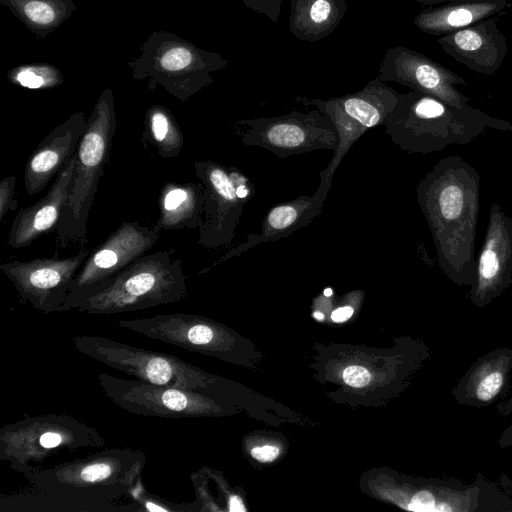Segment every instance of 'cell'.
<instances>
[{
	"label": "cell",
	"instance_id": "cell-9",
	"mask_svg": "<svg viewBox=\"0 0 512 512\" xmlns=\"http://www.w3.org/2000/svg\"><path fill=\"white\" fill-rule=\"evenodd\" d=\"M245 146H257L279 158L315 150L335 151L339 144L331 119L317 109L284 115L241 119L232 125Z\"/></svg>",
	"mask_w": 512,
	"mask_h": 512
},
{
	"label": "cell",
	"instance_id": "cell-7",
	"mask_svg": "<svg viewBox=\"0 0 512 512\" xmlns=\"http://www.w3.org/2000/svg\"><path fill=\"white\" fill-rule=\"evenodd\" d=\"M74 348L137 380L205 393L212 381L201 369L174 355L124 344L98 335L72 338Z\"/></svg>",
	"mask_w": 512,
	"mask_h": 512
},
{
	"label": "cell",
	"instance_id": "cell-34",
	"mask_svg": "<svg viewBox=\"0 0 512 512\" xmlns=\"http://www.w3.org/2000/svg\"><path fill=\"white\" fill-rule=\"evenodd\" d=\"M498 444L500 448H507L512 445V423L502 431Z\"/></svg>",
	"mask_w": 512,
	"mask_h": 512
},
{
	"label": "cell",
	"instance_id": "cell-21",
	"mask_svg": "<svg viewBox=\"0 0 512 512\" xmlns=\"http://www.w3.org/2000/svg\"><path fill=\"white\" fill-rule=\"evenodd\" d=\"M511 371L512 347L494 349L476 359L451 394L459 405L491 406L508 393Z\"/></svg>",
	"mask_w": 512,
	"mask_h": 512
},
{
	"label": "cell",
	"instance_id": "cell-11",
	"mask_svg": "<svg viewBox=\"0 0 512 512\" xmlns=\"http://www.w3.org/2000/svg\"><path fill=\"white\" fill-rule=\"evenodd\" d=\"M90 249H80L75 255L59 258L14 260L0 264V269L12 282L22 304H29L45 314L63 312L74 280Z\"/></svg>",
	"mask_w": 512,
	"mask_h": 512
},
{
	"label": "cell",
	"instance_id": "cell-2",
	"mask_svg": "<svg viewBox=\"0 0 512 512\" xmlns=\"http://www.w3.org/2000/svg\"><path fill=\"white\" fill-rule=\"evenodd\" d=\"M175 249L146 253L112 277L68 295L62 311L96 315L134 312L187 297L186 274Z\"/></svg>",
	"mask_w": 512,
	"mask_h": 512
},
{
	"label": "cell",
	"instance_id": "cell-26",
	"mask_svg": "<svg viewBox=\"0 0 512 512\" xmlns=\"http://www.w3.org/2000/svg\"><path fill=\"white\" fill-rule=\"evenodd\" d=\"M142 137L163 158L177 157L184 144V135L175 116L170 109L158 104L146 111Z\"/></svg>",
	"mask_w": 512,
	"mask_h": 512
},
{
	"label": "cell",
	"instance_id": "cell-19",
	"mask_svg": "<svg viewBox=\"0 0 512 512\" xmlns=\"http://www.w3.org/2000/svg\"><path fill=\"white\" fill-rule=\"evenodd\" d=\"M330 188L331 185H319L313 195L298 196L293 200L274 205L263 218L259 234L247 235L245 242L229 250L200 273L207 272L216 265L259 244L288 237L295 231L306 227L322 212Z\"/></svg>",
	"mask_w": 512,
	"mask_h": 512
},
{
	"label": "cell",
	"instance_id": "cell-15",
	"mask_svg": "<svg viewBox=\"0 0 512 512\" xmlns=\"http://www.w3.org/2000/svg\"><path fill=\"white\" fill-rule=\"evenodd\" d=\"M161 232L156 224L143 226L138 221H123L104 241L90 249L70 293L96 285L118 273L152 249Z\"/></svg>",
	"mask_w": 512,
	"mask_h": 512
},
{
	"label": "cell",
	"instance_id": "cell-25",
	"mask_svg": "<svg viewBox=\"0 0 512 512\" xmlns=\"http://www.w3.org/2000/svg\"><path fill=\"white\" fill-rule=\"evenodd\" d=\"M37 38L55 31L76 10L73 0H0Z\"/></svg>",
	"mask_w": 512,
	"mask_h": 512
},
{
	"label": "cell",
	"instance_id": "cell-3",
	"mask_svg": "<svg viewBox=\"0 0 512 512\" xmlns=\"http://www.w3.org/2000/svg\"><path fill=\"white\" fill-rule=\"evenodd\" d=\"M501 123L477 109L454 107L431 95L410 91L399 93L383 126L401 150L426 154L458 140L465 142L486 125Z\"/></svg>",
	"mask_w": 512,
	"mask_h": 512
},
{
	"label": "cell",
	"instance_id": "cell-1",
	"mask_svg": "<svg viewBox=\"0 0 512 512\" xmlns=\"http://www.w3.org/2000/svg\"><path fill=\"white\" fill-rule=\"evenodd\" d=\"M146 454L109 447L33 471L26 489L0 497L1 512H130L119 501L142 477Z\"/></svg>",
	"mask_w": 512,
	"mask_h": 512
},
{
	"label": "cell",
	"instance_id": "cell-13",
	"mask_svg": "<svg viewBox=\"0 0 512 512\" xmlns=\"http://www.w3.org/2000/svg\"><path fill=\"white\" fill-rule=\"evenodd\" d=\"M459 179L455 172L444 171L442 162H439L417 186L419 206L427 219L435 245L445 231L462 229V224L466 222L475 226L477 181L474 179L468 184Z\"/></svg>",
	"mask_w": 512,
	"mask_h": 512
},
{
	"label": "cell",
	"instance_id": "cell-16",
	"mask_svg": "<svg viewBox=\"0 0 512 512\" xmlns=\"http://www.w3.org/2000/svg\"><path fill=\"white\" fill-rule=\"evenodd\" d=\"M511 283L512 221L494 204L470 292L471 302L476 307H484L499 297Z\"/></svg>",
	"mask_w": 512,
	"mask_h": 512
},
{
	"label": "cell",
	"instance_id": "cell-32",
	"mask_svg": "<svg viewBox=\"0 0 512 512\" xmlns=\"http://www.w3.org/2000/svg\"><path fill=\"white\" fill-rule=\"evenodd\" d=\"M278 454L279 449L271 445L255 447L251 450L252 457L261 462L273 461L278 456Z\"/></svg>",
	"mask_w": 512,
	"mask_h": 512
},
{
	"label": "cell",
	"instance_id": "cell-38",
	"mask_svg": "<svg viewBox=\"0 0 512 512\" xmlns=\"http://www.w3.org/2000/svg\"><path fill=\"white\" fill-rule=\"evenodd\" d=\"M313 316H314V318H316V320H319V321L324 319V314L321 312H318V311L314 312Z\"/></svg>",
	"mask_w": 512,
	"mask_h": 512
},
{
	"label": "cell",
	"instance_id": "cell-10",
	"mask_svg": "<svg viewBox=\"0 0 512 512\" xmlns=\"http://www.w3.org/2000/svg\"><path fill=\"white\" fill-rule=\"evenodd\" d=\"M197 178L204 186L203 222L198 244L207 249L229 246L255 186L241 170L213 161H195Z\"/></svg>",
	"mask_w": 512,
	"mask_h": 512
},
{
	"label": "cell",
	"instance_id": "cell-39",
	"mask_svg": "<svg viewBox=\"0 0 512 512\" xmlns=\"http://www.w3.org/2000/svg\"><path fill=\"white\" fill-rule=\"evenodd\" d=\"M323 294L325 296H332L333 295V290L331 288H326V289H324Z\"/></svg>",
	"mask_w": 512,
	"mask_h": 512
},
{
	"label": "cell",
	"instance_id": "cell-18",
	"mask_svg": "<svg viewBox=\"0 0 512 512\" xmlns=\"http://www.w3.org/2000/svg\"><path fill=\"white\" fill-rule=\"evenodd\" d=\"M88 118L80 111L46 135L26 161L24 187L29 196L42 191L77 151Z\"/></svg>",
	"mask_w": 512,
	"mask_h": 512
},
{
	"label": "cell",
	"instance_id": "cell-5",
	"mask_svg": "<svg viewBox=\"0 0 512 512\" xmlns=\"http://www.w3.org/2000/svg\"><path fill=\"white\" fill-rule=\"evenodd\" d=\"M92 426L68 414L25 415L0 428V460L23 476L49 466L63 454L103 448Z\"/></svg>",
	"mask_w": 512,
	"mask_h": 512
},
{
	"label": "cell",
	"instance_id": "cell-22",
	"mask_svg": "<svg viewBox=\"0 0 512 512\" xmlns=\"http://www.w3.org/2000/svg\"><path fill=\"white\" fill-rule=\"evenodd\" d=\"M507 0H459L424 8L413 20L420 31L442 36L496 16L507 10Z\"/></svg>",
	"mask_w": 512,
	"mask_h": 512
},
{
	"label": "cell",
	"instance_id": "cell-27",
	"mask_svg": "<svg viewBox=\"0 0 512 512\" xmlns=\"http://www.w3.org/2000/svg\"><path fill=\"white\" fill-rule=\"evenodd\" d=\"M10 83L30 90H47L59 87L64 76L59 68L50 63L23 64L7 72Z\"/></svg>",
	"mask_w": 512,
	"mask_h": 512
},
{
	"label": "cell",
	"instance_id": "cell-23",
	"mask_svg": "<svg viewBox=\"0 0 512 512\" xmlns=\"http://www.w3.org/2000/svg\"><path fill=\"white\" fill-rule=\"evenodd\" d=\"M158 207L155 224L162 231L199 228L204 215V186L195 182H166L159 193Z\"/></svg>",
	"mask_w": 512,
	"mask_h": 512
},
{
	"label": "cell",
	"instance_id": "cell-30",
	"mask_svg": "<svg viewBox=\"0 0 512 512\" xmlns=\"http://www.w3.org/2000/svg\"><path fill=\"white\" fill-rule=\"evenodd\" d=\"M243 4L257 13L267 16L278 23L283 0H242Z\"/></svg>",
	"mask_w": 512,
	"mask_h": 512
},
{
	"label": "cell",
	"instance_id": "cell-12",
	"mask_svg": "<svg viewBox=\"0 0 512 512\" xmlns=\"http://www.w3.org/2000/svg\"><path fill=\"white\" fill-rule=\"evenodd\" d=\"M97 379L109 401L135 415L179 419L206 416L215 408L202 392L123 379L105 372L99 373Z\"/></svg>",
	"mask_w": 512,
	"mask_h": 512
},
{
	"label": "cell",
	"instance_id": "cell-31",
	"mask_svg": "<svg viewBox=\"0 0 512 512\" xmlns=\"http://www.w3.org/2000/svg\"><path fill=\"white\" fill-rule=\"evenodd\" d=\"M344 382L352 387H364L370 381V373L361 366H349L343 371Z\"/></svg>",
	"mask_w": 512,
	"mask_h": 512
},
{
	"label": "cell",
	"instance_id": "cell-17",
	"mask_svg": "<svg viewBox=\"0 0 512 512\" xmlns=\"http://www.w3.org/2000/svg\"><path fill=\"white\" fill-rule=\"evenodd\" d=\"M498 18V15L492 16L442 35L436 42L445 53L471 71L493 75L502 66L508 51L507 39L497 25Z\"/></svg>",
	"mask_w": 512,
	"mask_h": 512
},
{
	"label": "cell",
	"instance_id": "cell-8",
	"mask_svg": "<svg viewBox=\"0 0 512 512\" xmlns=\"http://www.w3.org/2000/svg\"><path fill=\"white\" fill-rule=\"evenodd\" d=\"M399 93L378 77L361 90L330 99L298 96L294 100L328 116L339 137V144L328 165L320 172L319 185H332L336 169L353 144L368 130L383 125L398 102Z\"/></svg>",
	"mask_w": 512,
	"mask_h": 512
},
{
	"label": "cell",
	"instance_id": "cell-37",
	"mask_svg": "<svg viewBox=\"0 0 512 512\" xmlns=\"http://www.w3.org/2000/svg\"><path fill=\"white\" fill-rule=\"evenodd\" d=\"M418 3L424 6H433L436 4L451 2V1H459V0H416Z\"/></svg>",
	"mask_w": 512,
	"mask_h": 512
},
{
	"label": "cell",
	"instance_id": "cell-4",
	"mask_svg": "<svg viewBox=\"0 0 512 512\" xmlns=\"http://www.w3.org/2000/svg\"><path fill=\"white\" fill-rule=\"evenodd\" d=\"M116 124L114 94L110 88H106L88 117L77 147L69 197L56 229L58 247L65 248L73 243L80 249L85 248L87 221L100 178L109 160Z\"/></svg>",
	"mask_w": 512,
	"mask_h": 512
},
{
	"label": "cell",
	"instance_id": "cell-28",
	"mask_svg": "<svg viewBox=\"0 0 512 512\" xmlns=\"http://www.w3.org/2000/svg\"><path fill=\"white\" fill-rule=\"evenodd\" d=\"M129 499L137 506L138 512H195L199 510L196 500L189 502H174L151 493L140 477L129 493Z\"/></svg>",
	"mask_w": 512,
	"mask_h": 512
},
{
	"label": "cell",
	"instance_id": "cell-33",
	"mask_svg": "<svg viewBox=\"0 0 512 512\" xmlns=\"http://www.w3.org/2000/svg\"><path fill=\"white\" fill-rule=\"evenodd\" d=\"M353 312H354V309L351 306H349V305L341 306V307L336 308L332 312L331 319L333 322L342 323V322H345L346 320H348L353 315Z\"/></svg>",
	"mask_w": 512,
	"mask_h": 512
},
{
	"label": "cell",
	"instance_id": "cell-6",
	"mask_svg": "<svg viewBox=\"0 0 512 512\" xmlns=\"http://www.w3.org/2000/svg\"><path fill=\"white\" fill-rule=\"evenodd\" d=\"M228 59L203 50L186 39L164 30L152 32L140 47V55L128 65L133 80H148L147 88H164L186 102L214 82L210 75L228 66Z\"/></svg>",
	"mask_w": 512,
	"mask_h": 512
},
{
	"label": "cell",
	"instance_id": "cell-36",
	"mask_svg": "<svg viewBox=\"0 0 512 512\" xmlns=\"http://www.w3.org/2000/svg\"><path fill=\"white\" fill-rule=\"evenodd\" d=\"M498 412L502 417H507L512 413V396L498 406Z\"/></svg>",
	"mask_w": 512,
	"mask_h": 512
},
{
	"label": "cell",
	"instance_id": "cell-24",
	"mask_svg": "<svg viewBox=\"0 0 512 512\" xmlns=\"http://www.w3.org/2000/svg\"><path fill=\"white\" fill-rule=\"evenodd\" d=\"M347 10V0H290L289 30L301 41H319L334 32Z\"/></svg>",
	"mask_w": 512,
	"mask_h": 512
},
{
	"label": "cell",
	"instance_id": "cell-29",
	"mask_svg": "<svg viewBox=\"0 0 512 512\" xmlns=\"http://www.w3.org/2000/svg\"><path fill=\"white\" fill-rule=\"evenodd\" d=\"M17 178L13 175L4 177L0 182V221L5 215L14 211L17 201L14 199Z\"/></svg>",
	"mask_w": 512,
	"mask_h": 512
},
{
	"label": "cell",
	"instance_id": "cell-35",
	"mask_svg": "<svg viewBox=\"0 0 512 512\" xmlns=\"http://www.w3.org/2000/svg\"><path fill=\"white\" fill-rule=\"evenodd\" d=\"M229 511L231 512H239V511H246V508L244 507L242 500L237 495H232L229 499Z\"/></svg>",
	"mask_w": 512,
	"mask_h": 512
},
{
	"label": "cell",
	"instance_id": "cell-20",
	"mask_svg": "<svg viewBox=\"0 0 512 512\" xmlns=\"http://www.w3.org/2000/svg\"><path fill=\"white\" fill-rule=\"evenodd\" d=\"M76 160L75 153L47 194L33 205L19 210L8 234L7 244L10 247H26L42 235L56 231L69 197Z\"/></svg>",
	"mask_w": 512,
	"mask_h": 512
},
{
	"label": "cell",
	"instance_id": "cell-14",
	"mask_svg": "<svg viewBox=\"0 0 512 512\" xmlns=\"http://www.w3.org/2000/svg\"><path fill=\"white\" fill-rule=\"evenodd\" d=\"M378 78L431 95L458 108L467 106L470 100L457 89L458 85L467 84L463 77L425 54L403 46L387 49Z\"/></svg>",
	"mask_w": 512,
	"mask_h": 512
}]
</instances>
